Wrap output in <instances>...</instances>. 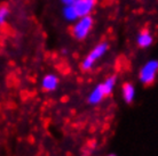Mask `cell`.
<instances>
[{"mask_svg": "<svg viewBox=\"0 0 158 156\" xmlns=\"http://www.w3.org/2000/svg\"><path fill=\"white\" fill-rule=\"evenodd\" d=\"M92 27H93V18L91 15L79 17L71 29L72 35L76 39L83 40L89 34V32L92 31Z\"/></svg>", "mask_w": 158, "mask_h": 156, "instance_id": "obj_1", "label": "cell"}, {"mask_svg": "<svg viewBox=\"0 0 158 156\" xmlns=\"http://www.w3.org/2000/svg\"><path fill=\"white\" fill-rule=\"evenodd\" d=\"M108 48H109V45L107 42H100L99 45H96L93 49L91 50V53L88 54L86 58L84 59L83 63H81V70L83 71H88L91 70L94 63L102 57L103 55L108 51Z\"/></svg>", "mask_w": 158, "mask_h": 156, "instance_id": "obj_2", "label": "cell"}, {"mask_svg": "<svg viewBox=\"0 0 158 156\" xmlns=\"http://www.w3.org/2000/svg\"><path fill=\"white\" fill-rule=\"evenodd\" d=\"M158 72V60H150L148 62L140 71V80L143 84L149 86L156 79Z\"/></svg>", "mask_w": 158, "mask_h": 156, "instance_id": "obj_3", "label": "cell"}, {"mask_svg": "<svg viewBox=\"0 0 158 156\" xmlns=\"http://www.w3.org/2000/svg\"><path fill=\"white\" fill-rule=\"evenodd\" d=\"M95 5H96V0H76L73 7L77 12L78 17H83V16L91 15Z\"/></svg>", "mask_w": 158, "mask_h": 156, "instance_id": "obj_4", "label": "cell"}, {"mask_svg": "<svg viewBox=\"0 0 158 156\" xmlns=\"http://www.w3.org/2000/svg\"><path fill=\"white\" fill-rule=\"evenodd\" d=\"M154 42V35L148 29H143L139 32L138 38H136V43L140 48H148L150 47Z\"/></svg>", "mask_w": 158, "mask_h": 156, "instance_id": "obj_5", "label": "cell"}, {"mask_svg": "<svg viewBox=\"0 0 158 156\" xmlns=\"http://www.w3.org/2000/svg\"><path fill=\"white\" fill-rule=\"evenodd\" d=\"M59 84V79L55 75L48 74L43 79V88L47 91H53L56 89V87Z\"/></svg>", "mask_w": 158, "mask_h": 156, "instance_id": "obj_6", "label": "cell"}, {"mask_svg": "<svg viewBox=\"0 0 158 156\" xmlns=\"http://www.w3.org/2000/svg\"><path fill=\"white\" fill-rule=\"evenodd\" d=\"M134 95H135V90L133 84H131L128 82L124 83V86H123V97L125 99V102L131 104V103L133 102Z\"/></svg>", "mask_w": 158, "mask_h": 156, "instance_id": "obj_7", "label": "cell"}, {"mask_svg": "<svg viewBox=\"0 0 158 156\" xmlns=\"http://www.w3.org/2000/svg\"><path fill=\"white\" fill-rule=\"evenodd\" d=\"M116 81H117V78H116L115 75H114V76H110V78H108L107 80H106V82H104V83L100 84V87H101V89H102L104 96H109V95L112 92V90H114V87H115V84H116Z\"/></svg>", "mask_w": 158, "mask_h": 156, "instance_id": "obj_8", "label": "cell"}, {"mask_svg": "<svg viewBox=\"0 0 158 156\" xmlns=\"http://www.w3.org/2000/svg\"><path fill=\"white\" fill-rule=\"evenodd\" d=\"M103 97H104V94H103L102 89H101V87H100V84H99V86L94 89V91L89 95L88 102L91 103V104H99L103 99Z\"/></svg>", "mask_w": 158, "mask_h": 156, "instance_id": "obj_9", "label": "cell"}, {"mask_svg": "<svg viewBox=\"0 0 158 156\" xmlns=\"http://www.w3.org/2000/svg\"><path fill=\"white\" fill-rule=\"evenodd\" d=\"M63 16H64V18L68 21H77L79 18L78 15H77V12H76L75 7H73V5L64 6Z\"/></svg>", "mask_w": 158, "mask_h": 156, "instance_id": "obj_10", "label": "cell"}, {"mask_svg": "<svg viewBox=\"0 0 158 156\" xmlns=\"http://www.w3.org/2000/svg\"><path fill=\"white\" fill-rule=\"evenodd\" d=\"M8 15H9V9L6 6H1L0 7V25H4L6 20H7Z\"/></svg>", "mask_w": 158, "mask_h": 156, "instance_id": "obj_11", "label": "cell"}, {"mask_svg": "<svg viewBox=\"0 0 158 156\" xmlns=\"http://www.w3.org/2000/svg\"><path fill=\"white\" fill-rule=\"evenodd\" d=\"M62 2H63L64 6H69V5H73L75 4L76 0H61Z\"/></svg>", "mask_w": 158, "mask_h": 156, "instance_id": "obj_12", "label": "cell"}, {"mask_svg": "<svg viewBox=\"0 0 158 156\" xmlns=\"http://www.w3.org/2000/svg\"><path fill=\"white\" fill-rule=\"evenodd\" d=\"M109 156H116V155H109Z\"/></svg>", "mask_w": 158, "mask_h": 156, "instance_id": "obj_13", "label": "cell"}]
</instances>
